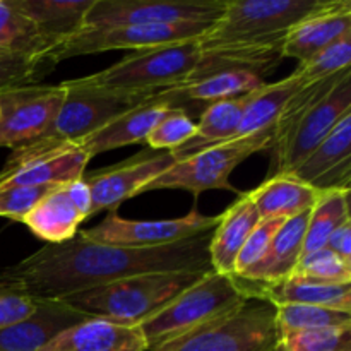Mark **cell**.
Segmentation results:
<instances>
[{
	"label": "cell",
	"mask_w": 351,
	"mask_h": 351,
	"mask_svg": "<svg viewBox=\"0 0 351 351\" xmlns=\"http://www.w3.org/2000/svg\"><path fill=\"white\" fill-rule=\"evenodd\" d=\"M322 0H226L221 16L201 38L202 47L280 40Z\"/></svg>",
	"instance_id": "8992f818"
},
{
	"label": "cell",
	"mask_w": 351,
	"mask_h": 351,
	"mask_svg": "<svg viewBox=\"0 0 351 351\" xmlns=\"http://www.w3.org/2000/svg\"><path fill=\"white\" fill-rule=\"evenodd\" d=\"M29 17L53 48L86 24V14L95 0H10Z\"/></svg>",
	"instance_id": "4316f807"
},
{
	"label": "cell",
	"mask_w": 351,
	"mask_h": 351,
	"mask_svg": "<svg viewBox=\"0 0 351 351\" xmlns=\"http://www.w3.org/2000/svg\"><path fill=\"white\" fill-rule=\"evenodd\" d=\"M278 351H351V326L308 329L281 336Z\"/></svg>",
	"instance_id": "e575fe53"
},
{
	"label": "cell",
	"mask_w": 351,
	"mask_h": 351,
	"mask_svg": "<svg viewBox=\"0 0 351 351\" xmlns=\"http://www.w3.org/2000/svg\"><path fill=\"white\" fill-rule=\"evenodd\" d=\"M53 45L40 33L36 24L14 7L0 0V57H45Z\"/></svg>",
	"instance_id": "f546056e"
},
{
	"label": "cell",
	"mask_w": 351,
	"mask_h": 351,
	"mask_svg": "<svg viewBox=\"0 0 351 351\" xmlns=\"http://www.w3.org/2000/svg\"><path fill=\"white\" fill-rule=\"evenodd\" d=\"M283 41L285 38L256 43H225L209 47L201 45V58L189 82H195L219 72H252L264 79V75L271 74L283 60Z\"/></svg>",
	"instance_id": "44dd1931"
},
{
	"label": "cell",
	"mask_w": 351,
	"mask_h": 351,
	"mask_svg": "<svg viewBox=\"0 0 351 351\" xmlns=\"http://www.w3.org/2000/svg\"><path fill=\"white\" fill-rule=\"evenodd\" d=\"M53 67L55 65L43 57H0V91L38 84Z\"/></svg>",
	"instance_id": "8d00e7d4"
},
{
	"label": "cell",
	"mask_w": 351,
	"mask_h": 351,
	"mask_svg": "<svg viewBox=\"0 0 351 351\" xmlns=\"http://www.w3.org/2000/svg\"><path fill=\"white\" fill-rule=\"evenodd\" d=\"M91 158L75 143L45 137L12 149L0 170V189L31 185H65L84 177Z\"/></svg>",
	"instance_id": "9c48e42d"
},
{
	"label": "cell",
	"mask_w": 351,
	"mask_h": 351,
	"mask_svg": "<svg viewBox=\"0 0 351 351\" xmlns=\"http://www.w3.org/2000/svg\"><path fill=\"white\" fill-rule=\"evenodd\" d=\"M211 232L161 247H122L88 240L77 232L64 243H48L3 269L34 298H64L123 278L154 273H209Z\"/></svg>",
	"instance_id": "6da1fadb"
},
{
	"label": "cell",
	"mask_w": 351,
	"mask_h": 351,
	"mask_svg": "<svg viewBox=\"0 0 351 351\" xmlns=\"http://www.w3.org/2000/svg\"><path fill=\"white\" fill-rule=\"evenodd\" d=\"M91 192L82 178L60 185L48 194L21 223L48 243H64L91 216Z\"/></svg>",
	"instance_id": "2e32d148"
},
{
	"label": "cell",
	"mask_w": 351,
	"mask_h": 351,
	"mask_svg": "<svg viewBox=\"0 0 351 351\" xmlns=\"http://www.w3.org/2000/svg\"><path fill=\"white\" fill-rule=\"evenodd\" d=\"M295 178L319 189H350L351 178V112L346 113L329 136L305 158Z\"/></svg>",
	"instance_id": "ffe728a7"
},
{
	"label": "cell",
	"mask_w": 351,
	"mask_h": 351,
	"mask_svg": "<svg viewBox=\"0 0 351 351\" xmlns=\"http://www.w3.org/2000/svg\"><path fill=\"white\" fill-rule=\"evenodd\" d=\"M326 249L343 259L345 263L351 264V219L343 223L339 228H336L328 239Z\"/></svg>",
	"instance_id": "60d3db41"
},
{
	"label": "cell",
	"mask_w": 351,
	"mask_h": 351,
	"mask_svg": "<svg viewBox=\"0 0 351 351\" xmlns=\"http://www.w3.org/2000/svg\"><path fill=\"white\" fill-rule=\"evenodd\" d=\"M213 23L178 24H134V26L82 27L79 33L51 48L43 58L53 65L65 58L93 55L108 50H146L178 41L199 40L209 31Z\"/></svg>",
	"instance_id": "ba28073f"
},
{
	"label": "cell",
	"mask_w": 351,
	"mask_h": 351,
	"mask_svg": "<svg viewBox=\"0 0 351 351\" xmlns=\"http://www.w3.org/2000/svg\"><path fill=\"white\" fill-rule=\"evenodd\" d=\"M218 223L219 215L206 216L201 215L197 209H192L182 218L156 219V221L123 219L117 211H110L98 225L79 233L93 242L108 243V245L161 247L211 232Z\"/></svg>",
	"instance_id": "4fadbf2b"
},
{
	"label": "cell",
	"mask_w": 351,
	"mask_h": 351,
	"mask_svg": "<svg viewBox=\"0 0 351 351\" xmlns=\"http://www.w3.org/2000/svg\"><path fill=\"white\" fill-rule=\"evenodd\" d=\"M206 273H154L123 278L64 297L71 307L93 319L139 328Z\"/></svg>",
	"instance_id": "3957f363"
},
{
	"label": "cell",
	"mask_w": 351,
	"mask_h": 351,
	"mask_svg": "<svg viewBox=\"0 0 351 351\" xmlns=\"http://www.w3.org/2000/svg\"><path fill=\"white\" fill-rule=\"evenodd\" d=\"M237 278V276H235ZM240 285L250 298H264L274 307L278 305H311L351 314V285H322L308 281L288 280L274 285H256L239 278Z\"/></svg>",
	"instance_id": "7402d4cb"
},
{
	"label": "cell",
	"mask_w": 351,
	"mask_h": 351,
	"mask_svg": "<svg viewBox=\"0 0 351 351\" xmlns=\"http://www.w3.org/2000/svg\"><path fill=\"white\" fill-rule=\"evenodd\" d=\"M201 53V38L146 48L132 51L112 67L82 79L99 88L154 95L187 84L197 67Z\"/></svg>",
	"instance_id": "277c9868"
},
{
	"label": "cell",
	"mask_w": 351,
	"mask_h": 351,
	"mask_svg": "<svg viewBox=\"0 0 351 351\" xmlns=\"http://www.w3.org/2000/svg\"><path fill=\"white\" fill-rule=\"evenodd\" d=\"M245 103L247 95L209 103L199 115L197 122H195L197 123L195 136L189 143H185L184 146L171 151L175 160H184V158L199 153L202 149L237 139V132H239Z\"/></svg>",
	"instance_id": "83f0119b"
},
{
	"label": "cell",
	"mask_w": 351,
	"mask_h": 351,
	"mask_svg": "<svg viewBox=\"0 0 351 351\" xmlns=\"http://www.w3.org/2000/svg\"><path fill=\"white\" fill-rule=\"evenodd\" d=\"M60 185H31V187H3L0 189V216L23 221L48 194Z\"/></svg>",
	"instance_id": "f35d334b"
},
{
	"label": "cell",
	"mask_w": 351,
	"mask_h": 351,
	"mask_svg": "<svg viewBox=\"0 0 351 351\" xmlns=\"http://www.w3.org/2000/svg\"><path fill=\"white\" fill-rule=\"evenodd\" d=\"M171 151L141 153L108 168H99L82 177L91 192V216L117 211L122 202L144 192V189L175 163Z\"/></svg>",
	"instance_id": "5bb4252c"
},
{
	"label": "cell",
	"mask_w": 351,
	"mask_h": 351,
	"mask_svg": "<svg viewBox=\"0 0 351 351\" xmlns=\"http://www.w3.org/2000/svg\"><path fill=\"white\" fill-rule=\"evenodd\" d=\"M348 33H351L350 0H322L314 12L288 31L281 55L305 64Z\"/></svg>",
	"instance_id": "e0dca14e"
},
{
	"label": "cell",
	"mask_w": 351,
	"mask_h": 351,
	"mask_svg": "<svg viewBox=\"0 0 351 351\" xmlns=\"http://www.w3.org/2000/svg\"><path fill=\"white\" fill-rule=\"evenodd\" d=\"M195 120L184 110H175L151 130L146 143L151 149L173 151L189 143L195 136Z\"/></svg>",
	"instance_id": "d590c367"
},
{
	"label": "cell",
	"mask_w": 351,
	"mask_h": 351,
	"mask_svg": "<svg viewBox=\"0 0 351 351\" xmlns=\"http://www.w3.org/2000/svg\"><path fill=\"white\" fill-rule=\"evenodd\" d=\"M321 192L291 173H276L250 191L249 195L261 219H290L311 211Z\"/></svg>",
	"instance_id": "484cf974"
},
{
	"label": "cell",
	"mask_w": 351,
	"mask_h": 351,
	"mask_svg": "<svg viewBox=\"0 0 351 351\" xmlns=\"http://www.w3.org/2000/svg\"><path fill=\"white\" fill-rule=\"evenodd\" d=\"M88 319L62 298H36L26 319L0 329V351H40L55 336Z\"/></svg>",
	"instance_id": "d6986e66"
},
{
	"label": "cell",
	"mask_w": 351,
	"mask_h": 351,
	"mask_svg": "<svg viewBox=\"0 0 351 351\" xmlns=\"http://www.w3.org/2000/svg\"><path fill=\"white\" fill-rule=\"evenodd\" d=\"M146 341L139 328L88 319L55 336L40 351H144Z\"/></svg>",
	"instance_id": "d4e9b609"
},
{
	"label": "cell",
	"mask_w": 351,
	"mask_h": 351,
	"mask_svg": "<svg viewBox=\"0 0 351 351\" xmlns=\"http://www.w3.org/2000/svg\"><path fill=\"white\" fill-rule=\"evenodd\" d=\"M308 213L287 219L274 235L263 259L237 278L256 285H274L288 280L302 259Z\"/></svg>",
	"instance_id": "603a6c76"
},
{
	"label": "cell",
	"mask_w": 351,
	"mask_h": 351,
	"mask_svg": "<svg viewBox=\"0 0 351 351\" xmlns=\"http://www.w3.org/2000/svg\"><path fill=\"white\" fill-rule=\"evenodd\" d=\"M226 0H95L84 27L215 23Z\"/></svg>",
	"instance_id": "30bf717a"
},
{
	"label": "cell",
	"mask_w": 351,
	"mask_h": 351,
	"mask_svg": "<svg viewBox=\"0 0 351 351\" xmlns=\"http://www.w3.org/2000/svg\"><path fill=\"white\" fill-rule=\"evenodd\" d=\"M351 64V33L345 34L335 43L329 45L322 51L307 60L305 64L298 65L295 72L300 77L302 86L312 84V82L322 81L331 75L339 74V72L350 69Z\"/></svg>",
	"instance_id": "836d02e7"
},
{
	"label": "cell",
	"mask_w": 351,
	"mask_h": 351,
	"mask_svg": "<svg viewBox=\"0 0 351 351\" xmlns=\"http://www.w3.org/2000/svg\"><path fill=\"white\" fill-rule=\"evenodd\" d=\"M351 112V71L343 72L335 88L300 119L290 139L274 153V175L291 173Z\"/></svg>",
	"instance_id": "9a60e30c"
},
{
	"label": "cell",
	"mask_w": 351,
	"mask_h": 351,
	"mask_svg": "<svg viewBox=\"0 0 351 351\" xmlns=\"http://www.w3.org/2000/svg\"><path fill=\"white\" fill-rule=\"evenodd\" d=\"M36 307V298L14 278L0 273V329L26 319Z\"/></svg>",
	"instance_id": "74e56055"
},
{
	"label": "cell",
	"mask_w": 351,
	"mask_h": 351,
	"mask_svg": "<svg viewBox=\"0 0 351 351\" xmlns=\"http://www.w3.org/2000/svg\"><path fill=\"white\" fill-rule=\"evenodd\" d=\"M276 307L252 297L219 324L201 332L177 351H278Z\"/></svg>",
	"instance_id": "7c38bea8"
},
{
	"label": "cell",
	"mask_w": 351,
	"mask_h": 351,
	"mask_svg": "<svg viewBox=\"0 0 351 351\" xmlns=\"http://www.w3.org/2000/svg\"><path fill=\"white\" fill-rule=\"evenodd\" d=\"M290 278L308 283L351 285V264L339 259L331 250L322 249L302 257L297 269Z\"/></svg>",
	"instance_id": "d6a6232c"
},
{
	"label": "cell",
	"mask_w": 351,
	"mask_h": 351,
	"mask_svg": "<svg viewBox=\"0 0 351 351\" xmlns=\"http://www.w3.org/2000/svg\"><path fill=\"white\" fill-rule=\"evenodd\" d=\"M300 88V77L297 72H293L283 81L264 82L256 91L249 93L237 137L274 129L287 103Z\"/></svg>",
	"instance_id": "f1b7e54d"
},
{
	"label": "cell",
	"mask_w": 351,
	"mask_h": 351,
	"mask_svg": "<svg viewBox=\"0 0 351 351\" xmlns=\"http://www.w3.org/2000/svg\"><path fill=\"white\" fill-rule=\"evenodd\" d=\"M259 221V213L249 192L240 194L239 199L219 215V223L213 230L211 242H209V259H211L213 271L233 276L237 256L245 243L247 237Z\"/></svg>",
	"instance_id": "cb8c5ba5"
},
{
	"label": "cell",
	"mask_w": 351,
	"mask_h": 351,
	"mask_svg": "<svg viewBox=\"0 0 351 351\" xmlns=\"http://www.w3.org/2000/svg\"><path fill=\"white\" fill-rule=\"evenodd\" d=\"M175 110H184L177 103L165 98L160 91L151 96L147 101L141 103L136 108L122 113L110 120L106 125L98 129L96 132L89 134L82 141H79V147L88 154L89 158L96 154L106 153V151L117 149V147L130 146V144L146 143L151 130ZM185 112V110H184Z\"/></svg>",
	"instance_id": "ac0fdd59"
},
{
	"label": "cell",
	"mask_w": 351,
	"mask_h": 351,
	"mask_svg": "<svg viewBox=\"0 0 351 351\" xmlns=\"http://www.w3.org/2000/svg\"><path fill=\"white\" fill-rule=\"evenodd\" d=\"M350 216V189H332L322 191L314 208L308 213L307 230H305L302 257H307L317 250L326 249L328 239L336 228Z\"/></svg>",
	"instance_id": "4dcf8cb0"
},
{
	"label": "cell",
	"mask_w": 351,
	"mask_h": 351,
	"mask_svg": "<svg viewBox=\"0 0 351 351\" xmlns=\"http://www.w3.org/2000/svg\"><path fill=\"white\" fill-rule=\"evenodd\" d=\"M65 98L45 139L75 143L96 132L115 117L147 101L153 93H127L99 88L84 79L62 82ZM156 95V93H154Z\"/></svg>",
	"instance_id": "52a82bcc"
},
{
	"label": "cell",
	"mask_w": 351,
	"mask_h": 351,
	"mask_svg": "<svg viewBox=\"0 0 351 351\" xmlns=\"http://www.w3.org/2000/svg\"><path fill=\"white\" fill-rule=\"evenodd\" d=\"M287 219L281 218H273V219H261L256 225V228L250 232V235L247 237L245 243L240 249L239 256L235 261V273L233 276H240L242 273H245L249 267H252L254 264L259 263L263 259V256L266 254L267 247L273 242L274 235L278 233V230L283 226V223Z\"/></svg>",
	"instance_id": "ab89813d"
},
{
	"label": "cell",
	"mask_w": 351,
	"mask_h": 351,
	"mask_svg": "<svg viewBox=\"0 0 351 351\" xmlns=\"http://www.w3.org/2000/svg\"><path fill=\"white\" fill-rule=\"evenodd\" d=\"M249 298L239 278L209 271L139 329L149 351H177L235 314Z\"/></svg>",
	"instance_id": "7a4b0ae2"
},
{
	"label": "cell",
	"mask_w": 351,
	"mask_h": 351,
	"mask_svg": "<svg viewBox=\"0 0 351 351\" xmlns=\"http://www.w3.org/2000/svg\"><path fill=\"white\" fill-rule=\"evenodd\" d=\"M273 134L274 129L261 130L175 161L167 171L154 178L144 189V192L178 189V191L192 192L197 197L202 192L219 189V191L237 192L240 195L242 192L230 184V175L252 154L273 149Z\"/></svg>",
	"instance_id": "5b68a950"
},
{
	"label": "cell",
	"mask_w": 351,
	"mask_h": 351,
	"mask_svg": "<svg viewBox=\"0 0 351 351\" xmlns=\"http://www.w3.org/2000/svg\"><path fill=\"white\" fill-rule=\"evenodd\" d=\"M276 324L281 336L308 329L341 328L351 326V314L311 305H278Z\"/></svg>",
	"instance_id": "1f68e13d"
},
{
	"label": "cell",
	"mask_w": 351,
	"mask_h": 351,
	"mask_svg": "<svg viewBox=\"0 0 351 351\" xmlns=\"http://www.w3.org/2000/svg\"><path fill=\"white\" fill-rule=\"evenodd\" d=\"M65 98L64 84L17 86L0 91V147H16L50 130Z\"/></svg>",
	"instance_id": "8fae6325"
}]
</instances>
